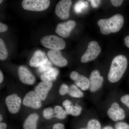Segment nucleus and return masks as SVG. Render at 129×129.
Returning a JSON list of instances; mask_svg holds the SVG:
<instances>
[{
    "label": "nucleus",
    "mask_w": 129,
    "mask_h": 129,
    "mask_svg": "<svg viewBox=\"0 0 129 129\" xmlns=\"http://www.w3.org/2000/svg\"><path fill=\"white\" fill-rule=\"evenodd\" d=\"M70 78L74 81L76 86L84 91L89 89V79L84 75H81L76 71H73L70 74Z\"/></svg>",
    "instance_id": "f8f14e48"
},
{
    "label": "nucleus",
    "mask_w": 129,
    "mask_h": 129,
    "mask_svg": "<svg viewBox=\"0 0 129 129\" xmlns=\"http://www.w3.org/2000/svg\"><path fill=\"white\" fill-rule=\"evenodd\" d=\"M107 114L109 118L115 122L123 120L126 117L124 110L117 102L112 103L108 110Z\"/></svg>",
    "instance_id": "1a4fd4ad"
},
{
    "label": "nucleus",
    "mask_w": 129,
    "mask_h": 129,
    "mask_svg": "<svg viewBox=\"0 0 129 129\" xmlns=\"http://www.w3.org/2000/svg\"><path fill=\"white\" fill-rule=\"evenodd\" d=\"M43 116L47 119H50L54 117V111L51 107L45 109L43 112Z\"/></svg>",
    "instance_id": "b1692460"
},
{
    "label": "nucleus",
    "mask_w": 129,
    "mask_h": 129,
    "mask_svg": "<svg viewBox=\"0 0 129 129\" xmlns=\"http://www.w3.org/2000/svg\"><path fill=\"white\" fill-rule=\"evenodd\" d=\"M69 87L65 84H62L60 86L59 90V94L61 95H63L68 94L69 90Z\"/></svg>",
    "instance_id": "bb28decb"
},
{
    "label": "nucleus",
    "mask_w": 129,
    "mask_h": 129,
    "mask_svg": "<svg viewBox=\"0 0 129 129\" xmlns=\"http://www.w3.org/2000/svg\"><path fill=\"white\" fill-rule=\"evenodd\" d=\"M8 29V26L7 25L2 23H0V32H5Z\"/></svg>",
    "instance_id": "72a5a7b5"
},
{
    "label": "nucleus",
    "mask_w": 129,
    "mask_h": 129,
    "mask_svg": "<svg viewBox=\"0 0 129 129\" xmlns=\"http://www.w3.org/2000/svg\"><path fill=\"white\" fill-rule=\"evenodd\" d=\"M47 56L51 61L58 67H64L68 64V61L63 56L60 50H51L48 51Z\"/></svg>",
    "instance_id": "4468645a"
},
{
    "label": "nucleus",
    "mask_w": 129,
    "mask_h": 129,
    "mask_svg": "<svg viewBox=\"0 0 129 129\" xmlns=\"http://www.w3.org/2000/svg\"><path fill=\"white\" fill-rule=\"evenodd\" d=\"M48 61L45 53L40 50H37L35 52L30 59L29 65L31 67L39 68Z\"/></svg>",
    "instance_id": "dca6fc26"
},
{
    "label": "nucleus",
    "mask_w": 129,
    "mask_h": 129,
    "mask_svg": "<svg viewBox=\"0 0 129 129\" xmlns=\"http://www.w3.org/2000/svg\"><path fill=\"white\" fill-rule=\"evenodd\" d=\"M53 83L50 81H42L40 82L35 88V92L42 101L46 99L48 92L51 89Z\"/></svg>",
    "instance_id": "2eb2a0df"
},
{
    "label": "nucleus",
    "mask_w": 129,
    "mask_h": 129,
    "mask_svg": "<svg viewBox=\"0 0 129 129\" xmlns=\"http://www.w3.org/2000/svg\"><path fill=\"white\" fill-rule=\"evenodd\" d=\"M2 115L1 114V115H0V121H1H1H2Z\"/></svg>",
    "instance_id": "58836bf2"
},
{
    "label": "nucleus",
    "mask_w": 129,
    "mask_h": 129,
    "mask_svg": "<svg viewBox=\"0 0 129 129\" xmlns=\"http://www.w3.org/2000/svg\"><path fill=\"white\" fill-rule=\"evenodd\" d=\"M90 2L91 6L94 8H96L99 6L101 3V1H97V0H91L88 1Z\"/></svg>",
    "instance_id": "2f4dec72"
},
{
    "label": "nucleus",
    "mask_w": 129,
    "mask_h": 129,
    "mask_svg": "<svg viewBox=\"0 0 129 129\" xmlns=\"http://www.w3.org/2000/svg\"><path fill=\"white\" fill-rule=\"evenodd\" d=\"M123 2V1L122 0H112L111 3L112 5L115 7H119L122 5Z\"/></svg>",
    "instance_id": "c756f323"
},
{
    "label": "nucleus",
    "mask_w": 129,
    "mask_h": 129,
    "mask_svg": "<svg viewBox=\"0 0 129 129\" xmlns=\"http://www.w3.org/2000/svg\"><path fill=\"white\" fill-rule=\"evenodd\" d=\"M62 105V106L66 109L70 107L71 106H73V104L70 100H68V99H67V100H65L63 102Z\"/></svg>",
    "instance_id": "7c9ffc66"
},
{
    "label": "nucleus",
    "mask_w": 129,
    "mask_h": 129,
    "mask_svg": "<svg viewBox=\"0 0 129 129\" xmlns=\"http://www.w3.org/2000/svg\"><path fill=\"white\" fill-rule=\"evenodd\" d=\"M88 3L84 1H79L75 5L74 10L77 13H80L88 6Z\"/></svg>",
    "instance_id": "5701e85b"
},
{
    "label": "nucleus",
    "mask_w": 129,
    "mask_h": 129,
    "mask_svg": "<svg viewBox=\"0 0 129 129\" xmlns=\"http://www.w3.org/2000/svg\"><path fill=\"white\" fill-rule=\"evenodd\" d=\"M69 94L70 96L75 98H81L84 96V93L78 86L75 85H72L69 87Z\"/></svg>",
    "instance_id": "6ab92c4d"
},
{
    "label": "nucleus",
    "mask_w": 129,
    "mask_h": 129,
    "mask_svg": "<svg viewBox=\"0 0 129 129\" xmlns=\"http://www.w3.org/2000/svg\"><path fill=\"white\" fill-rule=\"evenodd\" d=\"M59 73L58 70L56 68H51L50 69L41 75V79L42 81L50 82L54 81L56 79Z\"/></svg>",
    "instance_id": "a211bd4d"
},
{
    "label": "nucleus",
    "mask_w": 129,
    "mask_h": 129,
    "mask_svg": "<svg viewBox=\"0 0 129 129\" xmlns=\"http://www.w3.org/2000/svg\"><path fill=\"white\" fill-rule=\"evenodd\" d=\"M41 42L44 47L51 50H60L64 49L66 46V43L62 38L53 35L42 37Z\"/></svg>",
    "instance_id": "7ed1b4c3"
},
{
    "label": "nucleus",
    "mask_w": 129,
    "mask_h": 129,
    "mask_svg": "<svg viewBox=\"0 0 129 129\" xmlns=\"http://www.w3.org/2000/svg\"><path fill=\"white\" fill-rule=\"evenodd\" d=\"M50 4L49 0H23L22 6L25 10L40 12L47 9Z\"/></svg>",
    "instance_id": "20e7f679"
},
{
    "label": "nucleus",
    "mask_w": 129,
    "mask_h": 129,
    "mask_svg": "<svg viewBox=\"0 0 129 129\" xmlns=\"http://www.w3.org/2000/svg\"><path fill=\"white\" fill-rule=\"evenodd\" d=\"M124 40L125 45L129 48V36H127L125 37Z\"/></svg>",
    "instance_id": "f704fd0d"
},
{
    "label": "nucleus",
    "mask_w": 129,
    "mask_h": 129,
    "mask_svg": "<svg viewBox=\"0 0 129 129\" xmlns=\"http://www.w3.org/2000/svg\"><path fill=\"white\" fill-rule=\"evenodd\" d=\"M39 118V116L37 114H30L24 120L23 129H37V122Z\"/></svg>",
    "instance_id": "f3484780"
},
{
    "label": "nucleus",
    "mask_w": 129,
    "mask_h": 129,
    "mask_svg": "<svg viewBox=\"0 0 129 129\" xmlns=\"http://www.w3.org/2000/svg\"><path fill=\"white\" fill-rule=\"evenodd\" d=\"M76 24V22L72 20L58 24L56 28V33L61 37L68 38L75 27Z\"/></svg>",
    "instance_id": "9b49d317"
},
{
    "label": "nucleus",
    "mask_w": 129,
    "mask_h": 129,
    "mask_svg": "<svg viewBox=\"0 0 129 129\" xmlns=\"http://www.w3.org/2000/svg\"><path fill=\"white\" fill-rule=\"evenodd\" d=\"M72 4V1L70 0L60 1L57 4L55 8V12L57 16L63 20L69 18Z\"/></svg>",
    "instance_id": "423d86ee"
},
{
    "label": "nucleus",
    "mask_w": 129,
    "mask_h": 129,
    "mask_svg": "<svg viewBox=\"0 0 129 129\" xmlns=\"http://www.w3.org/2000/svg\"><path fill=\"white\" fill-rule=\"evenodd\" d=\"M101 51V48L97 42H90L86 51L81 58V61L82 63H86L95 60L99 56Z\"/></svg>",
    "instance_id": "39448f33"
},
{
    "label": "nucleus",
    "mask_w": 129,
    "mask_h": 129,
    "mask_svg": "<svg viewBox=\"0 0 129 129\" xmlns=\"http://www.w3.org/2000/svg\"><path fill=\"white\" fill-rule=\"evenodd\" d=\"M18 75L20 80L23 84L32 85L35 82V77L25 66H21L19 67Z\"/></svg>",
    "instance_id": "ddd939ff"
},
{
    "label": "nucleus",
    "mask_w": 129,
    "mask_h": 129,
    "mask_svg": "<svg viewBox=\"0 0 129 129\" xmlns=\"http://www.w3.org/2000/svg\"><path fill=\"white\" fill-rule=\"evenodd\" d=\"M89 90L91 92H94L101 88L103 85L104 78L101 75L100 72L98 70L92 71L90 75Z\"/></svg>",
    "instance_id": "0eeeda50"
},
{
    "label": "nucleus",
    "mask_w": 129,
    "mask_h": 129,
    "mask_svg": "<svg viewBox=\"0 0 129 129\" xmlns=\"http://www.w3.org/2000/svg\"><path fill=\"white\" fill-rule=\"evenodd\" d=\"M101 128L100 122L96 119H93L88 121L86 128L80 129H101Z\"/></svg>",
    "instance_id": "412c9836"
},
{
    "label": "nucleus",
    "mask_w": 129,
    "mask_h": 129,
    "mask_svg": "<svg viewBox=\"0 0 129 129\" xmlns=\"http://www.w3.org/2000/svg\"><path fill=\"white\" fill-rule=\"evenodd\" d=\"M52 68V67L51 63L48 60L47 62L38 68V70L40 73H44L50 69Z\"/></svg>",
    "instance_id": "393cba45"
},
{
    "label": "nucleus",
    "mask_w": 129,
    "mask_h": 129,
    "mask_svg": "<svg viewBox=\"0 0 129 129\" xmlns=\"http://www.w3.org/2000/svg\"><path fill=\"white\" fill-rule=\"evenodd\" d=\"M8 55V52L4 41L0 39V60H4L6 59Z\"/></svg>",
    "instance_id": "4be33fe9"
},
{
    "label": "nucleus",
    "mask_w": 129,
    "mask_h": 129,
    "mask_svg": "<svg viewBox=\"0 0 129 129\" xmlns=\"http://www.w3.org/2000/svg\"><path fill=\"white\" fill-rule=\"evenodd\" d=\"M103 129H114L111 126H106L104 127Z\"/></svg>",
    "instance_id": "4c0bfd02"
},
{
    "label": "nucleus",
    "mask_w": 129,
    "mask_h": 129,
    "mask_svg": "<svg viewBox=\"0 0 129 129\" xmlns=\"http://www.w3.org/2000/svg\"><path fill=\"white\" fill-rule=\"evenodd\" d=\"M23 104L31 108L38 109L42 106L41 101L36 92L31 91L27 93L24 98Z\"/></svg>",
    "instance_id": "6e6552de"
},
{
    "label": "nucleus",
    "mask_w": 129,
    "mask_h": 129,
    "mask_svg": "<svg viewBox=\"0 0 129 129\" xmlns=\"http://www.w3.org/2000/svg\"><path fill=\"white\" fill-rule=\"evenodd\" d=\"M3 1H1H1H0V3H1Z\"/></svg>",
    "instance_id": "ea45409f"
},
{
    "label": "nucleus",
    "mask_w": 129,
    "mask_h": 129,
    "mask_svg": "<svg viewBox=\"0 0 129 129\" xmlns=\"http://www.w3.org/2000/svg\"><path fill=\"white\" fill-rule=\"evenodd\" d=\"M115 129H129V124L124 122H119L115 125Z\"/></svg>",
    "instance_id": "cd10ccee"
},
{
    "label": "nucleus",
    "mask_w": 129,
    "mask_h": 129,
    "mask_svg": "<svg viewBox=\"0 0 129 129\" xmlns=\"http://www.w3.org/2000/svg\"><path fill=\"white\" fill-rule=\"evenodd\" d=\"M5 102L9 112L11 113L16 114L19 111L22 101L17 94H13L7 96Z\"/></svg>",
    "instance_id": "9d476101"
},
{
    "label": "nucleus",
    "mask_w": 129,
    "mask_h": 129,
    "mask_svg": "<svg viewBox=\"0 0 129 129\" xmlns=\"http://www.w3.org/2000/svg\"><path fill=\"white\" fill-rule=\"evenodd\" d=\"M124 23V19L121 14H115L110 18L101 19L98 22L100 31L103 34L108 35L118 32Z\"/></svg>",
    "instance_id": "f03ea898"
},
{
    "label": "nucleus",
    "mask_w": 129,
    "mask_h": 129,
    "mask_svg": "<svg viewBox=\"0 0 129 129\" xmlns=\"http://www.w3.org/2000/svg\"><path fill=\"white\" fill-rule=\"evenodd\" d=\"M128 61L123 55L117 56L113 59L108 75V80L111 83H115L120 80L126 71Z\"/></svg>",
    "instance_id": "f257e3e1"
},
{
    "label": "nucleus",
    "mask_w": 129,
    "mask_h": 129,
    "mask_svg": "<svg viewBox=\"0 0 129 129\" xmlns=\"http://www.w3.org/2000/svg\"><path fill=\"white\" fill-rule=\"evenodd\" d=\"M54 117L57 118L59 119H63L67 117V112L61 106H56L54 107Z\"/></svg>",
    "instance_id": "aec40b11"
},
{
    "label": "nucleus",
    "mask_w": 129,
    "mask_h": 129,
    "mask_svg": "<svg viewBox=\"0 0 129 129\" xmlns=\"http://www.w3.org/2000/svg\"><path fill=\"white\" fill-rule=\"evenodd\" d=\"M82 110V107L76 104L75 106H74L71 115L75 117H78L80 115Z\"/></svg>",
    "instance_id": "a878e982"
},
{
    "label": "nucleus",
    "mask_w": 129,
    "mask_h": 129,
    "mask_svg": "<svg viewBox=\"0 0 129 129\" xmlns=\"http://www.w3.org/2000/svg\"><path fill=\"white\" fill-rule=\"evenodd\" d=\"M120 101L129 109V95H124L121 97Z\"/></svg>",
    "instance_id": "c85d7f7f"
},
{
    "label": "nucleus",
    "mask_w": 129,
    "mask_h": 129,
    "mask_svg": "<svg viewBox=\"0 0 129 129\" xmlns=\"http://www.w3.org/2000/svg\"><path fill=\"white\" fill-rule=\"evenodd\" d=\"M53 129H65V127L62 124L57 123L53 125Z\"/></svg>",
    "instance_id": "473e14b6"
},
{
    "label": "nucleus",
    "mask_w": 129,
    "mask_h": 129,
    "mask_svg": "<svg viewBox=\"0 0 129 129\" xmlns=\"http://www.w3.org/2000/svg\"><path fill=\"white\" fill-rule=\"evenodd\" d=\"M7 127V125L5 123L1 122L0 123V129H6Z\"/></svg>",
    "instance_id": "c9c22d12"
},
{
    "label": "nucleus",
    "mask_w": 129,
    "mask_h": 129,
    "mask_svg": "<svg viewBox=\"0 0 129 129\" xmlns=\"http://www.w3.org/2000/svg\"><path fill=\"white\" fill-rule=\"evenodd\" d=\"M3 78H4V76H3V74L1 70L0 71V83H2L3 80Z\"/></svg>",
    "instance_id": "e433bc0d"
}]
</instances>
